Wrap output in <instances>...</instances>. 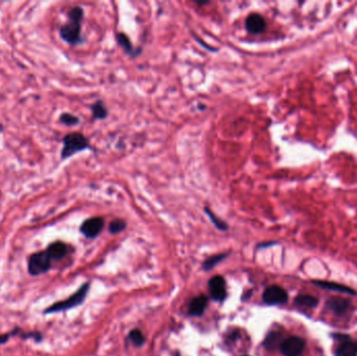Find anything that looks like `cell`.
Segmentation results:
<instances>
[{
  "instance_id": "obj_1",
  "label": "cell",
  "mask_w": 357,
  "mask_h": 356,
  "mask_svg": "<svg viewBox=\"0 0 357 356\" xmlns=\"http://www.w3.org/2000/svg\"><path fill=\"white\" fill-rule=\"evenodd\" d=\"M68 22L64 24L60 30L61 38L71 45H76L82 42L81 23L84 17V10L81 6L71 9L68 14Z\"/></svg>"
},
{
  "instance_id": "obj_2",
  "label": "cell",
  "mask_w": 357,
  "mask_h": 356,
  "mask_svg": "<svg viewBox=\"0 0 357 356\" xmlns=\"http://www.w3.org/2000/svg\"><path fill=\"white\" fill-rule=\"evenodd\" d=\"M89 147V141L81 133H70L63 139V148L61 156L63 159L75 155L78 152Z\"/></svg>"
},
{
  "instance_id": "obj_3",
  "label": "cell",
  "mask_w": 357,
  "mask_h": 356,
  "mask_svg": "<svg viewBox=\"0 0 357 356\" xmlns=\"http://www.w3.org/2000/svg\"><path fill=\"white\" fill-rule=\"evenodd\" d=\"M88 290H89V284H85V285H83L80 289H78L75 294H73L72 296L66 299V300L53 304L51 307L45 310V313L59 312V311L68 310L70 308L75 307V306L80 305L85 300Z\"/></svg>"
},
{
  "instance_id": "obj_4",
  "label": "cell",
  "mask_w": 357,
  "mask_h": 356,
  "mask_svg": "<svg viewBox=\"0 0 357 356\" xmlns=\"http://www.w3.org/2000/svg\"><path fill=\"white\" fill-rule=\"evenodd\" d=\"M51 267V258L46 252H39L31 256L28 261V270L34 276L45 273Z\"/></svg>"
},
{
  "instance_id": "obj_5",
  "label": "cell",
  "mask_w": 357,
  "mask_h": 356,
  "mask_svg": "<svg viewBox=\"0 0 357 356\" xmlns=\"http://www.w3.org/2000/svg\"><path fill=\"white\" fill-rule=\"evenodd\" d=\"M263 301L268 305H277L286 303L288 296L281 286L272 285L268 286L263 293Z\"/></svg>"
},
{
  "instance_id": "obj_6",
  "label": "cell",
  "mask_w": 357,
  "mask_h": 356,
  "mask_svg": "<svg viewBox=\"0 0 357 356\" xmlns=\"http://www.w3.org/2000/svg\"><path fill=\"white\" fill-rule=\"evenodd\" d=\"M305 341L299 337H291L282 341L281 352L285 356H299L304 350Z\"/></svg>"
},
{
  "instance_id": "obj_7",
  "label": "cell",
  "mask_w": 357,
  "mask_h": 356,
  "mask_svg": "<svg viewBox=\"0 0 357 356\" xmlns=\"http://www.w3.org/2000/svg\"><path fill=\"white\" fill-rule=\"evenodd\" d=\"M104 219L102 217H91L86 219L81 227V232L88 238H94L104 229Z\"/></svg>"
},
{
  "instance_id": "obj_8",
  "label": "cell",
  "mask_w": 357,
  "mask_h": 356,
  "mask_svg": "<svg viewBox=\"0 0 357 356\" xmlns=\"http://www.w3.org/2000/svg\"><path fill=\"white\" fill-rule=\"evenodd\" d=\"M209 290L213 300L223 301L226 299V281L221 276H214L209 281Z\"/></svg>"
},
{
  "instance_id": "obj_9",
  "label": "cell",
  "mask_w": 357,
  "mask_h": 356,
  "mask_svg": "<svg viewBox=\"0 0 357 356\" xmlns=\"http://www.w3.org/2000/svg\"><path fill=\"white\" fill-rule=\"evenodd\" d=\"M266 20L260 15V14L253 13L246 19V30L253 35H259L266 30Z\"/></svg>"
},
{
  "instance_id": "obj_10",
  "label": "cell",
  "mask_w": 357,
  "mask_h": 356,
  "mask_svg": "<svg viewBox=\"0 0 357 356\" xmlns=\"http://www.w3.org/2000/svg\"><path fill=\"white\" fill-rule=\"evenodd\" d=\"M207 304H208V299H207V297L204 295L198 296L191 301L188 308V313L190 316L196 317L202 316L207 307Z\"/></svg>"
},
{
  "instance_id": "obj_11",
  "label": "cell",
  "mask_w": 357,
  "mask_h": 356,
  "mask_svg": "<svg viewBox=\"0 0 357 356\" xmlns=\"http://www.w3.org/2000/svg\"><path fill=\"white\" fill-rule=\"evenodd\" d=\"M47 255L49 256V258L54 259V260H60L62 259L64 256L66 255L67 253V246L61 243V241H56V243L52 244L51 246L48 247V249L46 250Z\"/></svg>"
},
{
  "instance_id": "obj_12",
  "label": "cell",
  "mask_w": 357,
  "mask_h": 356,
  "mask_svg": "<svg viewBox=\"0 0 357 356\" xmlns=\"http://www.w3.org/2000/svg\"><path fill=\"white\" fill-rule=\"evenodd\" d=\"M335 356H357V344L351 339H345L335 350Z\"/></svg>"
},
{
  "instance_id": "obj_13",
  "label": "cell",
  "mask_w": 357,
  "mask_h": 356,
  "mask_svg": "<svg viewBox=\"0 0 357 356\" xmlns=\"http://www.w3.org/2000/svg\"><path fill=\"white\" fill-rule=\"evenodd\" d=\"M313 283L324 289L335 290V291H339V293H342V294H355V291L352 288L347 287L345 285H340V284H338V283L326 282V281H315Z\"/></svg>"
},
{
  "instance_id": "obj_14",
  "label": "cell",
  "mask_w": 357,
  "mask_h": 356,
  "mask_svg": "<svg viewBox=\"0 0 357 356\" xmlns=\"http://www.w3.org/2000/svg\"><path fill=\"white\" fill-rule=\"evenodd\" d=\"M327 306L328 308H330L331 310L341 313L348 309L349 307V302L345 299H340V298H332L330 300H328L327 302Z\"/></svg>"
},
{
  "instance_id": "obj_15",
  "label": "cell",
  "mask_w": 357,
  "mask_h": 356,
  "mask_svg": "<svg viewBox=\"0 0 357 356\" xmlns=\"http://www.w3.org/2000/svg\"><path fill=\"white\" fill-rule=\"evenodd\" d=\"M282 340H281V334L278 332H272L267 337L266 341H264V346L268 350H274V349L281 346Z\"/></svg>"
},
{
  "instance_id": "obj_16",
  "label": "cell",
  "mask_w": 357,
  "mask_h": 356,
  "mask_svg": "<svg viewBox=\"0 0 357 356\" xmlns=\"http://www.w3.org/2000/svg\"><path fill=\"white\" fill-rule=\"evenodd\" d=\"M117 41H118V44L123 47L124 51L127 53V54H131V55H136V53H135L134 51V47L131 43L130 39H128L126 36L124 34V33H119L117 34Z\"/></svg>"
},
{
  "instance_id": "obj_17",
  "label": "cell",
  "mask_w": 357,
  "mask_h": 356,
  "mask_svg": "<svg viewBox=\"0 0 357 356\" xmlns=\"http://www.w3.org/2000/svg\"><path fill=\"white\" fill-rule=\"evenodd\" d=\"M91 111L92 115H93L95 119H104L107 117V115H108V111H107L105 105L101 101L92 105Z\"/></svg>"
},
{
  "instance_id": "obj_18",
  "label": "cell",
  "mask_w": 357,
  "mask_h": 356,
  "mask_svg": "<svg viewBox=\"0 0 357 356\" xmlns=\"http://www.w3.org/2000/svg\"><path fill=\"white\" fill-rule=\"evenodd\" d=\"M318 299L308 296V295H300L296 298V303L300 306H305V307H315L318 305Z\"/></svg>"
},
{
  "instance_id": "obj_19",
  "label": "cell",
  "mask_w": 357,
  "mask_h": 356,
  "mask_svg": "<svg viewBox=\"0 0 357 356\" xmlns=\"http://www.w3.org/2000/svg\"><path fill=\"white\" fill-rule=\"evenodd\" d=\"M205 212L207 213V215H208L211 219V222L214 224V226H215L217 229L221 230V231H225L228 229V226L225 222H223V220L217 218L215 215H214V213L211 212L208 208H205Z\"/></svg>"
},
{
  "instance_id": "obj_20",
  "label": "cell",
  "mask_w": 357,
  "mask_h": 356,
  "mask_svg": "<svg viewBox=\"0 0 357 356\" xmlns=\"http://www.w3.org/2000/svg\"><path fill=\"white\" fill-rule=\"evenodd\" d=\"M130 339L132 343L136 346V347H140L144 344V337L142 332L138 329H135L133 331H131L130 333Z\"/></svg>"
},
{
  "instance_id": "obj_21",
  "label": "cell",
  "mask_w": 357,
  "mask_h": 356,
  "mask_svg": "<svg viewBox=\"0 0 357 356\" xmlns=\"http://www.w3.org/2000/svg\"><path fill=\"white\" fill-rule=\"evenodd\" d=\"M126 227V224L125 220L123 219H115L110 224L109 226V231L112 234H117L119 232H121L123 230H125V228Z\"/></svg>"
},
{
  "instance_id": "obj_22",
  "label": "cell",
  "mask_w": 357,
  "mask_h": 356,
  "mask_svg": "<svg viewBox=\"0 0 357 356\" xmlns=\"http://www.w3.org/2000/svg\"><path fill=\"white\" fill-rule=\"evenodd\" d=\"M60 122L66 125H74L80 123V119H78L75 115H72V114L64 113L60 116Z\"/></svg>"
},
{
  "instance_id": "obj_23",
  "label": "cell",
  "mask_w": 357,
  "mask_h": 356,
  "mask_svg": "<svg viewBox=\"0 0 357 356\" xmlns=\"http://www.w3.org/2000/svg\"><path fill=\"white\" fill-rule=\"evenodd\" d=\"M226 257V255H217V256H212V257L207 259L205 262H204V268L205 269H210L212 267H214L216 266V263H218L219 261L223 260L224 258Z\"/></svg>"
}]
</instances>
